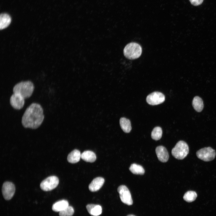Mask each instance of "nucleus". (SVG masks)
I'll list each match as a JSON object with an SVG mask.
<instances>
[{
  "instance_id": "obj_1",
  "label": "nucleus",
  "mask_w": 216,
  "mask_h": 216,
  "mask_svg": "<svg viewBox=\"0 0 216 216\" xmlns=\"http://www.w3.org/2000/svg\"><path fill=\"white\" fill-rule=\"evenodd\" d=\"M43 109L36 103L31 104L26 110L22 118L21 122L26 128L36 129L42 123L44 119Z\"/></svg>"
},
{
  "instance_id": "obj_2",
  "label": "nucleus",
  "mask_w": 216,
  "mask_h": 216,
  "mask_svg": "<svg viewBox=\"0 0 216 216\" xmlns=\"http://www.w3.org/2000/svg\"><path fill=\"white\" fill-rule=\"evenodd\" d=\"M34 89L33 83L30 81L21 82L16 84L13 89V93L18 94L25 99L30 98Z\"/></svg>"
},
{
  "instance_id": "obj_3",
  "label": "nucleus",
  "mask_w": 216,
  "mask_h": 216,
  "mask_svg": "<svg viewBox=\"0 0 216 216\" xmlns=\"http://www.w3.org/2000/svg\"><path fill=\"white\" fill-rule=\"evenodd\" d=\"M142 52L141 46L138 43L131 42L127 44L123 50L124 56L130 59H134L139 57Z\"/></svg>"
},
{
  "instance_id": "obj_4",
  "label": "nucleus",
  "mask_w": 216,
  "mask_h": 216,
  "mask_svg": "<svg viewBox=\"0 0 216 216\" xmlns=\"http://www.w3.org/2000/svg\"><path fill=\"white\" fill-rule=\"evenodd\" d=\"M188 145L183 141H180L176 144L172 150V154L175 158L182 160L185 158L189 153Z\"/></svg>"
},
{
  "instance_id": "obj_5",
  "label": "nucleus",
  "mask_w": 216,
  "mask_h": 216,
  "mask_svg": "<svg viewBox=\"0 0 216 216\" xmlns=\"http://www.w3.org/2000/svg\"><path fill=\"white\" fill-rule=\"evenodd\" d=\"M196 155L199 159L207 162L214 159L216 155V152L214 150L208 147L201 148L198 150L196 152Z\"/></svg>"
},
{
  "instance_id": "obj_6",
  "label": "nucleus",
  "mask_w": 216,
  "mask_h": 216,
  "mask_svg": "<svg viewBox=\"0 0 216 216\" xmlns=\"http://www.w3.org/2000/svg\"><path fill=\"white\" fill-rule=\"evenodd\" d=\"M58 183V178L56 176H51L43 180L40 184V187L43 190L49 191L56 188Z\"/></svg>"
},
{
  "instance_id": "obj_7",
  "label": "nucleus",
  "mask_w": 216,
  "mask_h": 216,
  "mask_svg": "<svg viewBox=\"0 0 216 216\" xmlns=\"http://www.w3.org/2000/svg\"><path fill=\"white\" fill-rule=\"evenodd\" d=\"M120 197L122 202L128 205H131L133 204L131 196L129 189L124 185L119 186L118 188Z\"/></svg>"
},
{
  "instance_id": "obj_8",
  "label": "nucleus",
  "mask_w": 216,
  "mask_h": 216,
  "mask_svg": "<svg viewBox=\"0 0 216 216\" xmlns=\"http://www.w3.org/2000/svg\"><path fill=\"white\" fill-rule=\"evenodd\" d=\"M165 100V97L162 93L159 92H154L147 96L146 100L149 104L157 105L163 103Z\"/></svg>"
},
{
  "instance_id": "obj_9",
  "label": "nucleus",
  "mask_w": 216,
  "mask_h": 216,
  "mask_svg": "<svg viewBox=\"0 0 216 216\" xmlns=\"http://www.w3.org/2000/svg\"><path fill=\"white\" fill-rule=\"evenodd\" d=\"M15 190V186L12 183L6 182L3 183L2 188V192L5 200H10L14 196Z\"/></svg>"
},
{
  "instance_id": "obj_10",
  "label": "nucleus",
  "mask_w": 216,
  "mask_h": 216,
  "mask_svg": "<svg viewBox=\"0 0 216 216\" xmlns=\"http://www.w3.org/2000/svg\"><path fill=\"white\" fill-rule=\"evenodd\" d=\"M25 102V99L16 93H13L10 98V105L13 108L17 110L22 109L24 106Z\"/></svg>"
},
{
  "instance_id": "obj_11",
  "label": "nucleus",
  "mask_w": 216,
  "mask_h": 216,
  "mask_svg": "<svg viewBox=\"0 0 216 216\" xmlns=\"http://www.w3.org/2000/svg\"><path fill=\"white\" fill-rule=\"evenodd\" d=\"M158 159L162 162L167 161L169 155L166 148L163 146H159L157 147L155 150Z\"/></svg>"
},
{
  "instance_id": "obj_12",
  "label": "nucleus",
  "mask_w": 216,
  "mask_h": 216,
  "mask_svg": "<svg viewBox=\"0 0 216 216\" xmlns=\"http://www.w3.org/2000/svg\"><path fill=\"white\" fill-rule=\"evenodd\" d=\"M104 182V179L101 177H97L94 179L89 184L88 188L92 192L99 190L102 186Z\"/></svg>"
},
{
  "instance_id": "obj_13",
  "label": "nucleus",
  "mask_w": 216,
  "mask_h": 216,
  "mask_svg": "<svg viewBox=\"0 0 216 216\" xmlns=\"http://www.w3.org/2000/svg\"><path fill=\"white\" fill-rule=\"evenodd\" d=\"M86 208L88 212L92 216H98L101 214L102 207L99 205L88 204Z\"/></svg>"
},
{
  "instance_id": "obj_14",
  "label": "nucleus",
  "mask_w": 216,
  "mask_h": 216,
  "mask_svg": "<svg viewBox=\"0 0 216 216\" xmlns=\"http://www.w3.org/2000/svg\"><path fill=\"white\" fill-rule=\"evenodd\" d=\"M69 206L68 202L64 200L56 202L52 206V209L56 212H60Z\"/></svg>"
},
{
  "instance_id": "obj_15",
  "label": "nucleus",
  "mask_w": 216,
  "mask_h": 216,
  "mask_svg": "<svg viewBox=\"0 0 216 216\" xmlns=\"http://www.w3.org/2000/svg\"><path fill=\"white\" fill-rule=\"evenodd\" d=\"M80 152L77 149L72 151L68 155L67 157L68 161L71 163H75L78 162L81 158Z\"/></svg>"
},
{
  "instance_id": "obj_16",
  "label": "nucleus",
  "mask_w": 216,
  "mask_h": 216,
  "mask_svg": "<svg viewBox=\"0 0 216 216\" xmlns=\"http://www.w3.org/2000/svg\"><path fill=\"white\" fill-rule=\"evenodd\" d=\"M11 22V18L7 14H2L0 16V29H4L8 27Z\"/></svg>"
},
{
  "instance_id": "obj_17",
  "label": "nucleus",
  "mask_w": 216,
  "mask_h": 216,
  "mask_svg": "<svg viewBox=\"0 0 216 216\" xmlns=\"http://www.w3.org/2000/svg\"><path fill=\"white\" fill-rule=\"evenodd\" d=\"M81 158L86 162H93L95 160L96 157L93 152L87 150L84 151L81 154Z\"/></svg>"
},
{
  "instance_id": "obj_18",
  "label": "nucleus",
  "mask_w": 216,
  "mask_h": 216,
  "mask_svg": "<svg viewBox=\"0 0 216 216\" xmlns=\"http://www.w3.org/2000/svg\"><path fill=\"white\" fill-rule=\"evenodd\" d=\"M120 124L123 130L125 133H128L131 130L130 121L125 118H122L120 120Z\"/></svg>"
},
{
  "instance_id": "obj_19",
  "label": "nucleus",
  "mask_w": 216,
  "mask_h": 216,
  "mask_svg": "<svg viewBox=\"0 0 216 216\" xmlns=\"http://www.w3.org/2000/svg\"><path fill=\"white\" fill-rule=\"evenodd\" d=\"M192 105L194 109L198 112L201 111L203 108V100L200 97L197 96L193 98Z\"/></svg>"
},
{
  "instance_id": "obj_20",
  "label": "nucleus",
  "mask_w": 216,
  "mask_h": 216,
  "mask_svg": "<svg viewBox=\"0 0 216 216\" xmlns=\"http://www.w3.org/2000/svg\"><path fill=\"white\" fill-rule=\"evenodd\" d=\"M129 169L133 173L135 174L143 175L145 172L143 167L141 166L136 164H131Z\"/></svg>"
},
{
  "instance_id": "obj_21",
  "label": "nucleus",
  "mask_w": 216,
  "mask_h": 216,
  "mask_svg": "<svg viewBox=\"0 0 216 216\" xmlns=\"http://www.w3.org/2000/svg\"><path fill=\"white\" fill-rule=\"evenodd\" d=\"M197 196L196 193L193 191L189 190L187 191L184 195V200L188 202H191L194 201Z\"/></svg>"
},
{
  "instance_id": "obj_22",
  "label": "nucleus",
  "mask_w": 216,
  "mask_h": 216,
  "mask_svg": "<svg viewBox=\"0 0 216 216\" xmlns=\"http://www.w3.org/2000/svg\"><path fill=\"white\" fill-rule=\"evenodd\" d=\"M162 134V130L161 128L159 127H157L153 130L151 136L153 139L158 140L161 138Z\"/></svg>"
},
{
  "instance_id": "obj_23",
  "label": "nucleus",
  "mask_w": 216,
  "mask_h": 216,
  "mask_svg": "<svg viewBox=\"0 0 216 216\" xmlns=\"http://www.w3.org/2000/svg\"><path fill=\"white\" fill-rule=\"evenodd\" d=\"M74 213L73 207L68 206L63 210L59 212V216H72Z\"/></svg>"
},
{
  "instance_id": "obj_24",
  "label": "nucleus",
  "mask_w": 216,
  "mask_h": 216,
  "mask_svg": "<svg viewBox=\"0 0 216 216\" xmlns=\"http://www.w3.org/2000/svg\"><path fill=\"white\" fill-rule=\"evenodd\" d=\"M191 4L195 6H197L201 4L203 0H189Z\"/></svg>"
},
{
  "instance_id": "obj_25",
  "label": "nucleus",
  "mask_w": 216,
  "mask_h": 216,
  "mask_svg": "<svg viewBox=\"0 0 216 216\" xmlns=\"http://www.w3.org/2000/svg\"><path fill=\"white\" fill-rule=\"evenodd\" d=\"M127 216H135L134 215H132V214H130V215H128Z\"/></svg>"
}]
</instances>
